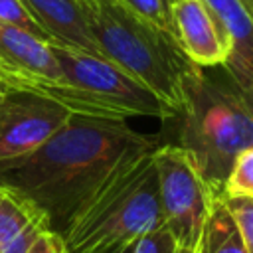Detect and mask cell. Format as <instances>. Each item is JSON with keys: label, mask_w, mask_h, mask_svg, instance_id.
<instances>
[{"label": "cell", "mask_w": 253, "mask_h": 253, "mask_svg": "<svg viewBox=\"0 0 253 253\" xmlns=\"http://www.w3.org/2000/svg\"><path fill=\"white\" fill-rule=\"evenodd\" d=\"M156 146L158 136L136 132L126 121L73 115L38 150L0 164V184L30 198L61 233L119 166Z\"/></svg>", "instance_id": "6da1fadb"}, {"label": "cell", "mask_w": 253, "mask_h": 253, "mask_svg": "<svg viewBox=\"0 0 253 253\" xmlns=\"http://www.w3.org/2000/svg\"><path fill=\"white\" fill-rule=\"evenodd\" d=\"M152 152L119 166L61 231L67 253H111L164 223Z\"/></svg>", "instance_id": "7a4b0ae2"}, {"label": "cell", "mask_w": 253, "mask_h": 253, "mask_svg": "<svg viewBox=\"0 0 253 253\" xmlns=\"http://www.w3.org/2000/svg\"><path fill=\"white\" fill-rule=\"evenodd\" d=\"M178 119V146L219 194L237 154L253 144V103L233 81H215L194 65L184 79Z\"/></svg>", "instance_id": "3957f363"}, {"label": "cell", "mask_w": 253, "mask_h": 253, "mask_svg": "<svg viewBox=\"0 0 253 253\" xmlns=\"http://www.w3.org/2000/svg\"><path fill=\"white\" fill-rule=\"evenodd\" d=\"M81 6L99 53L142 81L178 113L184 79L194 63L172 34L123 0H81Z\"/></svg>", "instance_id": "277c9868"}, {"label": "cell", "mask_w": 253, "mask_h": 253, "mask_svg": "<svg viewBox=\"0 0 253 253\" xmlns=\"http://www.w3.org/2000/svg\"><path fill=\"white\" fill-rule=\"evenodd\" d=\"M63 79L53 85L47 99L63 105L73 115L126 121L132 117L174 119L178 113L142 81L123 67L77 47L51 43Z\"/></svg>", "instance_id": "5b68a950"}, {"label": "cell", "mask_w": 253, "mask_h": 253, "mask_svg": "<svg viewBox=\"0 0 253 253\" xmlns=\"http://www.w3.org/2000/svg\"><path fill=\"white\" fill-rule=\"evenodd\" d=\"M152 160L164 225L180 251L198 253L217 192L204 180L192 156L178 144H158Z\"/></svg>", "instance_id": "8992f818"}, {"label": "cell", "mask_w": 253, "mask_h": 253, "mask_svg": "<svg viewBox=\"0 0 253 253\" xmlns=\"http://www.w3.org/2000/svg\"><path fill=\"white\" fill-rule=\"evenodd\" d=\"M71 117L69 109L47 97L6 89L0 97V164L38 150Z\"/></svg>", "instance_id": "52a82bcc"}, {"label": "cell", "mask_w": 253, "mask_h": 253, "mask_svg": "<svg viewBox=\"0 0 253 253\" xmlns=\"http://www.w3.org/2000/svg\"><path fill=\"white\" fill-rule=\"evenodd\" d=\"M63 79L51 43L14 26L0 24V85L47 97Z\"/></svg>", "instance_id": "ba28073f"}, {"label": "cell", "mask_w": 253, "mask_h": 253, "mask_svg": "<svg viewBox=\"0 0 253 253\" xmlns=\"http://www.w3.org/2000/svg\"><path fill=\"white\" fill-rule=\"evenodd\" d=\"M168 18L172 38L194 65H225L229 43L221 24L204 0H170Z\"/></svg>", "instance_id": "9c48e42d"}, {"label": "cell", "mask_w": 253, "mask_h": 253, "mask_svg": "<svg viewBox=\"0 0 253 253\" xmlns=\"http://www.w3.org/2000/svg\"><path fill=\"white\" fill-rule=\"evenodd\" d=\"M229 43L225 69L233 85L253 103V8L245 0H204Z\"/></svg>", "instance_id": "30bf717a"}, {"label": "cell", "mask_w": 253, "mask_h": 253, "mask_svg": "<svg viewBox=\"0 0 253 253\" xmlns=\"http://www.w3.org/2000/svg\"><path fill=\"white\" fill-rule=\"evenodd\" d=\"M22 4L47 34L51 43L101 55L89 32L81 0H22Z\"/></svg>", "instance_id": "8fae6325"}, {"label": "cell", "mask_w": 253, "mask_h": 253, "mask_svg": "<svg viewBox=\"0 0 253 253\" xmlns=\"http://www.w3.org/2000/svg\"><path fill=\"white\" fill-rule=\"evenodd\" d=\"M45 229H51L45 211L24 194L0 184V253H26Z\"/></svg>", "instance_id": "7c38bea8"}, {"label": "cell", "mask_w": 253, "mask_h": 253, "mask_svg": "<svg viewBox=\"0 0 253 253\" xmlns=\"http://www.w3.org/2000/svg\"><path fill=\"white\" fill-rule=\"evenodd\" d=\"M198 253H247L237 223L229 213L225 202L219 198V194L206 221Z\"/></svg>", "instance_id": "4fadbf2b"}, {"label": "cell", "mask_w": 253, "mask_h": 253, "mask_svg": "<svg viewBox=\"0 0 253 253\" xmlns=\"http://www.w3.org/2000/svg\"><path fill=\"white\" fill-rule=\"evenodd\" d=\"M221 198H253V144L237 154L233 166L219 188Z\"/></svg>", "instance_id": "5bb4252c"}, {"label": "cell", "mask_w": 253, "mask_h": 253, "mask_svg": "<svg viewBox=\"0 0 253 253\" xmlns=\"http://www.w3.org/2000/svg\"><path fill=\"white\" fill-rule=\"evenodd\" d=\"M0 24L20 28L24 32H30L45 42H49L47 34L40 28V24L32 18L28 8L22 4V0H0ZM51 43V42H49Z\"/></svg>", "instance_id": "9a60e30c"}, {"label": "cell", "mask_w": 253, "mask_h": 253, "mask_svg": "<svg viewBox=\"0 0 253 253\" xmlns=\"http://www.w3.org/2000/svg\"><path fill=\"white\" fill-rule=\"evenodd\" d=\"M221 200L225 202L229 213L237 223L247 253H253V198L239 196V198H221Z\"/></svg>", "instance_id": "2e32d148"}, {"label": "cell", "mask_w": 253, "mask_h": 253, "mask_svg": "<svg viewBox=\"0 0 253 253\" xmlns=\"http://www.w3.org/2000/svg\"><path fill=\"white\" fill-rule=\"evenodd\" d=\"M176 251H178L176 241L164 223L160 227L140 235L132 243V253H176Z\"/></svg>", "instance_id": "e0dca14e"}, {"label": "cell", "mask_w": 253, "mask_h": 253, "mask_svg": "<svg viewBox=\"0 0 253 253\" xmlns=\"http://www.w3.org/2000/svg\"><path fill=\"white\" fill-rule=\"evenodd\" d=\"M128 8H132L142 18L150 20L158 28L170 32V18H168V2L166 0H123Z\"/></svg>", "instance_id": "ac0fdd59"}, {"label": "cell", "mask_w": 253, "mask_h": 253, "mask_svg": "<svg viewBox=\"0 0 253 253\" xmlns=\"http://www.w3.org/2000/svg\"><path fill=\"white\" fill-rule=\"evenodd\" d=\"M26 253H67L63 235L55 229H45L40 237L30 245Z\"/></svg>", "instance_id": "d6986e66"}, {"label": "cell", "mask_w": 253, "mask_h": 253, "mask_svg": "<svg viewBox=\"0 0 253 253\" xmlns=\"http://www.w3.org/2000/svg\"><path fill=\"white\" fill-rule=\"evenodd\" d=\"M134 243V241H132ZM132 243H128V245H125V247H121V249H117V251H111V253H132Z\"/></svg>", "instance_id": "ffe728a7"}, {"label": "cell", "mask_w": 253, "mask_h": 253, "mask_svg": "<svg viewBox=\"0 0 253 253\" xmlns=\"http://www.w3.org/2000/svg\"><path fill=\"white\" fill-rule=\"evenodd\" d=\"M4 91H6V89H4L2 85H0V97H2V93H4Z\"/></svg>", "instance_id": "44dd1931"}, {"label": "cell", "mask_w": 253, "mask_h": 253, "mask_svg": "<svg viewBox=\"0 0 253 253\" xmlns=\"http://www.w3.org/2000/svg\"><path fill=\"white\" fill-rule=\"evenodd\" d=\"M245 2H247V4H249V6L253 8V0H245Z\"/></svg>", "instance_id": "7402d4cb"}, {"label": "cell", "mask_w": 253, "mask_h": 253, "mask_svg": "<svg viewBox=\"0 0 253 253\" xmlns=\"http://www.w3.org/2000/svg\"><path fill=\"white\" fill-rule=\"evenodd\" d=\"M176 253H184V251H180V249H178V251H176Z\"/></svg>", "instance_id": "603a6c76"}, {"label": "cell", "mask_w": 253, "mask_h": 253, "mask_svg": "<svg viewBox=\"0 0 253 253\" xmlns=\"http://www.w3.org/2000/svg\"><path fill=\"white\" fill-rule=\"evenodd\" d=\"M166 2H170V0H166Z\"/></svg>", "instance_id": "cb8c5ba5"}]
</instances>
